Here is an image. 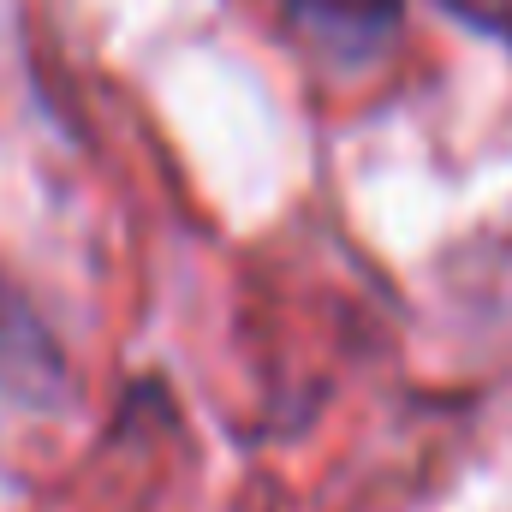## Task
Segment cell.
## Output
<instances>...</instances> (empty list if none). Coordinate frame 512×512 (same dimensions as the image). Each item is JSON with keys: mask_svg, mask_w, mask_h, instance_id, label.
Returning <instances> with one entry per match:
<instances>
[{"mask_svg": "<svg viewBox=\"0 0 512 512\" xmlns=\"http://www.w3.org/2000/svg\"><path fill=\"white\" fill-rule=\"evenodd\" d=\"M316 12H334V18H382L393 0H310Z\"/></svg>", "mask_w": 512, "mask_h": 512, "instance_id": "3957f363", "label": "cell"}, {"mask_svg": "<svg viewBox=\"0 0 512 512\" xmlns=\"http://www.w3.org/2000/svg\"><path fill=\"white\" fill-rule=\"evenodd\" d=\"M72 358L42 322V310L0 274V399L24 411H66L72 405Z\"/></svg>", "mask_w": 512, "mask_h": 512, "instance_id": "6da1fadb", "label": "cell"}, {"mask_svg": "<svg viewBox=\"0 0 512 512\" xmlns=\"http://www.w3.org/2000/svg\"><path fill=\"white\" fill-rule=\"evenodd\" d=\"M459 24H471V30H483V36H495V42H507L512 48V0H441Z\"/></svg>", "mask_w": 512, "mask_h": 512, "instance_id": "7a4b0ae2", "label": "cell"}]
</instances>
